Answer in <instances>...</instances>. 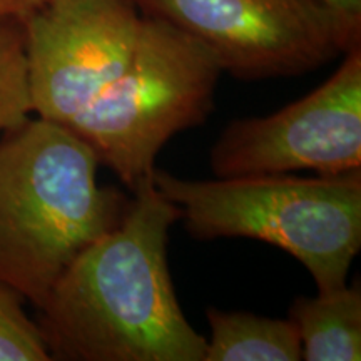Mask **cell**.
Wrapping results in <instances>:
<instances>
[{
    "instance_id": "cell-1",
    "label": "cell",
    "mask_w": 361,
    "mask_h": 361,
    "mask_svg": "<svg viewBox=\"0 0 361 361\" xmlns=\"http://www.w3.org/2000/svg\"><path fill=\"white\" fill-rule=\"evenodd\" d=\"M179 207L147 184L123 219L79 252L39 310L51 360L204 361L206 338L176 296L168 261Z\"/></svg>"
},
{
    "instance_id": "cell-2",
    "label": "cell",
    "mask_w": 361,
    "mask_h": 361,
    "mask_svg": "<svg viewBox=\"0 0 361 361\" xmlns=\"http://www.w3.org/2000/svg\"><path fill=\"white\" fill-rule=\"evenodd\" d=\"M99 168L82 139L42 117L0 139V284L35 308L128 209L129 194L101 186Z\"/></svg>"
},
{
    "instance_id": "cell-3",
    "label": "cell",
    "mask_w": 361,
    "mask_h": 361,
    "mask_svg": "<svg viewBox=\"0 0 361 361\" xmlns=\"http://www.w3.org/2000/svg\"><path fill=\"white\" fill-rule=\"evenodd\" d=\"M152 184L179 207L192 238L268 243L300 261L318 291L345 286L361 250V169L196 180L156 168Z\"/></svg>"
},
{
    "instance_id": "cell-6",
    "label": "cell",
    "mask_w": 361,
    "mask_h": 361,
    "mask_svg": "<svg viewBox=\"0 0 361 361\" xmlns=\"http://www.w3.org/2000/svg\"><path fill=\"white\" fill-rule=\"evenodd\" d=\"M209 164L216 178L361 169V45L305 97L269 116L229 123Z\"/></svg>"
},
{
    "instance_id": "cell-11",
    "label": "cell",
    "mask_w": 361,
    "mask_h": 361,
    "mask_svg": "<svg viewBox=\"0 0 361 361\" xmlns=\"http://www.w3.org/2000/svg\"><path fill=\"white\" fill-rule=\"evenodd\" d=\"M37 322L29 318L22 298L0 284V361H49Z\"/></svg>"
},
{
    "instance_id": "cell-5",
    "label": "cell",
    "mask_w": 361,
    "mask_h": 361,
    "mask_svg": "<svg viewBox=\"0 0 361 361\" xmlns=\"http://www.w3.org/2000/svg\"><path fill=\"white\" fill-rule=\"evenodd\" d=\"M241 80L298 78L360 45L361 20L322 0H134Z\"/></svg>"
},
{
    "instance_id": "cell-9",
    "label": "cell",
    "mask_w": 361,
    "mask_h": 361,
    "mask_svg": "<svg viewBox=\"0 0 361 361\" xmlns=\"http://www.w3.org/2000/svg\"><path fill=\"white\" fill-rule=\"evenodd\" d=\"M211 338L204 361H300L301 341L290 318H268L247 311L207 308Z\"/></svg>"
},
{
    "instance_id": "cell-12",
    "label": "cell",
    "mask_w": 361,
    "mask_h": 361,
    "mask_svg": "<svg viewBox=\"0 0 361 361\" xmlns=\"http://www.w3.org/2000/svg\"><path fill=\"white\" fill-rule=\"evenodd\" d=\"M49 2H52V0H0L4 11H6V16L19 22L29 17L30 13L39 11L40 7L47 6Z\"/></svg>"
},
{
    "instance_id": "cell-14",
    "label": "cell",
    "mask_w": 361,
    "mask_h": 361,
    "mask_svg": "<svg viewBox=\"0 0 361 361\" xmlns=\"http://www.w3.org/2000/svg\"><path fill=\"white\" fill-rule=\"evenodd\" d=\"M4 17H7V16H6V11H4L2 4H0V19H4Z\"/></svg>"
},
{
    "instance_id": "cell-7",
    "label": "cell",
    "mask_w": 361,
    "mask_h": 361,
    "mask_svg": "<svg viewBox=\"0 0 361 361\" xmlns=\"http://www.w3.org/2000/svg\"><path fill=\"white\" fill-rule=\"evenodd\" d=\"M20 24L34 114L66 126L129 66L142 16L134 0H52Z\"/></svg>"
},
{
    "instance_id": "cell-13",
    "label": "cell",
    "mask_w": 361,
    "mask_h": 361,
    "mask_svg": "<svg viewBox=\"0 0 361 361\" xmlns=\"http://www.w3.org/2000/svg\"><path fill=\"white\" fill-rule=\"evenodd\" d=\"M326 6L336 8L345 16L361 20V0H322Z\"/></svg>"
},
{
    "instance_id": "cell-4",
    "label": "cell",
    "mask_w": 361,
    "mask_h": 361,
    "mask_svg": "<svg viewBox=\"0 0 361 361\" xmlns=\"http://www.w3.org/2000/svg\"><path fill=\"white\" fill-rule=\"evenodd\" d=\"M221 74L201 44L142 16L129 66L64 128L133 194L152 183L161 149L211 116Z\"/></svg>"
},
{
    "instance_id": "cell-10",
    "label": "cell",
    "mask_w": 361,
    "mask_h": 361,
    "mask_svg": "<svg viewBox=\"0 0 361 361\" xmlns=\"http://www.w3.org/2000/svg\"><path fill=\"white\" fill-rule=\"evenodd\" d=\"M24 29L17 19H0V137L32 117Z\"/></svg>"
},
{
    "instance_id": "cell-8",
    "label": "cell",
    "mask_w": 361,
    "mask_h": 361,
    "mask_svg": "<svg viewBox=\"0 0 361 361\" xmlns=\"http://www.w3.org/2000/svg\"><path fill=\"white\" fill-rule=\"evenodd\" d=\"M306 361L361 360V290L341 286L298 296L288 311Z\"/></svg>"
}]
</instances>
